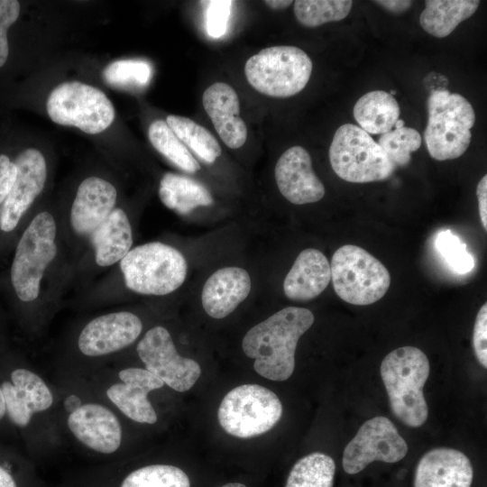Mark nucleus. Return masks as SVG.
Returning a JSON list of instances; mask_svg holds the SVG:
<instances>
[{"mask_svg":"<svg viewBox=\"0 0 487 487\" xmlns=\"http://www.w3.org/2000/svg\"><path fill=\"white\" fill-rule=\"evenodd\" d=\"M136 351L146 370L177 391H188L200 377L199 364L178 354L170 332L161 326L149 329Z\"/></svg>","mask_w":487,"mask_h":487,"instance_id":"nucleus-13","label":"nucleus"},{"mask_svg":"<svg viewBox=\"0 0 487 487\" xmlns=\"http://www.w3.org/2000/svg\"><path fill=\"white\" fill-rule=\"evenodd\" d=\"M373 3L381 5L387 11L393 14H401L407 11L412 5V1L406 0H381Z\"/></svg>","mask_w":487,"mask_h":487,"instance_id":"nucleus-41","label":"nucleus"},{"mask_svg":"<svg viewBox=\"0 0 487 487\" xmlns=\"http://www.w3.org/2000/svg\"><path fill=\"white\" fill-rule=\"evenodd\" d=\"M142 330V323L133 312L103 314L84 326L78 337V348L89 357L107 355L132 345Z\"/></svg>","mask_w":487,"mask_h":487,"instance_id":"nucleus-16","label":"nucleus"},{"mask_svg":"<svg viewBox=\"0 0 487 487\" xmlns=\"http://www.w3.org/2000/svg\"><path fill=\"white\" fill-rule=\"evenodd\" d=\"M68 426L87 447L103 454L116 451L121 445L122 429L117 418L99 404H84L70 413Z\"/></svg>","mask_w":487,"mask_h":487,"instance_id":"nucleus-21","label":"nucleus"},{"mask_svg":"<svg viewBox=\"0 0 487 487\" xmlns=\"http://www.w3.org/2000/svg\"><path fill=\"white\" fill-rule=\"evenodd\" d=\"M117 265L125 288L145 296L172 293L184 283L188 271L184 255L161 242L133 247Z\"/></svg>","mask_w":487,"mask_h":487,"instance_id":"nucleus-4","label":"nucleus"},{"mask_svg":"<svg viewBox=\"0 0 487 487\" xmlns=\"http://www.w3.org/2000/svg\"><path fill=\"white\" fill-rule=\"evenodd\" d=\"M487 304L484 303L479 309L473 335L474 354L479 363L487 367Z\"/></svg>","mask_w":487,"mask_h":487,"instance_id":"nucleus-38","label":"nucleus"},{"mask_svg":"<svg viewBox=\"0 0 487 487\" xmlns=\"http://www.w3.org/2000/svg\"><path fill=\"white\" fill-rule=\"evenodd\" d=\"M75 278L60 216L43 208L34 213L19 236L10 268L17 299L25 304L61 295Z\"/></svg>","mask_w":487,"mask_h":487,"instance_id":"nucleus-1","label":"nucleus"},{"mask_svg":"<svg viewBox=\"0 0 487 487\" xmlns=\"http://www.w3.org/2000/svg\"><path fill=\"white\" fill-rule=\"evenodd\" d=\"M148 137L152 145L180 170L195 173L200 169L198 161L165 121H153L149 126Z\"/></svg>","mask_w":487,"mask_h":487,"instance_id":"nucleus-30","label":"nucleus"},{"mask_svg":"<svg viewBox=\"0 0 487 487\" xmlns=\"http://www.w3.org/2000/svg\"><path fill=\"white\" fill-rule=\"evenodd\" d=\"M123 383H115L108 388L109 400L129 418L139 422L154 424L156 412L147 399L150 391L160 389L163 381L142 368H126L119 372Z\"/></svg>","mask_w":487,"mask_h":487,"instance_id":"nucleus-18","label":"nucleus"},{"mask_svg":"<svg viewBox=\"0 0 487 487\" xmlns=\"http://www.w3.org/2000/svg\"><path fill=\"white\" fill-rule=\"evenodd\" d=\"M176 136L205 163L212 164L221 155V146L213 134L190 118L170 115L166 121Z\"/></svg>","mask_w":487,"mask_h":487,"instance_id":"nucleus-28","label":"nucleus"},{"mask_svg":"<svg viewBox=\"0 0 487 487\" xmlns=\"http://www.w3.org/2000/svg\"><path fill=\"white\" fill-rule=\"evenodd\" d=\"M202 104L224 143L231 149L243 146L247 139V127L240 117L235 90L225 82H216L204 91Z\"/></svg>","mask_w":487,"mask_h":487,"instance_id":"nucleus-22","label":"nucleus"},{"mask_svg":"<svg viewBox=\"0 0 487 487\" xmlns=\"http://www.w3.org/2000/svg\"><path fill=\"white\" fill-rule=\"evenodd\" d=\"M11 380L1 385L5 411L14 424L25 427L34 413L51 406L53 397L45 382L29 370H14Z\"/></svg>","mask_w":487,"mask_h":487,"instance_id":"nucleus-19","label":"nucleus"},{"mask_svg":"<svg viewBox=\"0 0 487 487\" xmlns=\"http://www.w3.org/2000/svg\"><path fill=\"white\" fill-rule=\"evenodd\" d=\"M435 245L449 269L458 274H465L474 268V259L466 245L450 230L438 233Z\"/></svg>","mask_w":487,"mask_h":487,"instance_id":"nucleus-35","label":"nucleus"},{"mask_svg":"<svg viewBox=\"0 0 487 487\" xmlns=\"http://www.w3.org/2000/svg\"><path fill=\"white\" fill-rule=\"evenodd\" d=\"M330 269L336 295L353 305L378 301L391 285L390 272L382 262L357 245L338 248L332 256Z\"/></svg>","mask_w":487,"mask_h":487,"instance_id":"nucleus-7","label":"nucleus"},{"mask_svg":"<svg viewBox=\"0 0 487 487\" xmlns=\"http://www.w3.org/2000/svg\"><path fill=\"white\" fill-rule=\"evenodd\" d=\"M353 113L361 129L369 134H382L394 127L400 116V106L389 92L373 90L357 100Z\"/></svg>","mask_w":487,"mask_h":487,"instance_id":"nucleus-25","label":"nucleus"},{"mask_svg":"<svg viewBox=\"0 0 487 487\" xmlns=\"http://www.w3.org/2000/svg\"><path fill=\"white\" fill-rule=\"evenodd\" d=\"M133 232L127 212L115 207L89 237L79 259L75 278L82 280L96 271L114 267L133 248Z\"/></svg>","mask_w":487,"mask_h":487,"instance_id":"nucleus-15","label":"nucleus"},{"mask_svg":"<svg viewBox=\"0 0 487 487\" xmlns=\"http://www.w3.org/2000/svg\"><path fill=\"white\" fill-rule=\"evenodd\" d=\"M274 176L280 192L292 204L315 203L325 196V187L313 170L310 154L301 146L290 147L280 155Z\"/></svg>","mask_w":487,"mask_h":487,"instance_id":"nucleus-17","label":"nucleus"},{"mask_svg":"<svg viewBox=\"0 0 487 487\" xmlns=\"http://www.w3.org/2000/svg\"><path fill=\"white\" fill-rule=\"evenodd\" d=\"M121 487H190V482L179 467L152 464L130 473Z\"/></svg>","mask_w":487,"mask_h":487,"instance_id":"nucleus-33","label":"nucleus"},{"mask_svg":"<svg viewBox=\"0 0 487 487\" xmlns=\"http://www.w3.org/2000/svg\"><path fill=\"white\" fill-rule=\"evenodd\" d=\"M335 464L329 455L316 452L299 459L291 468L285 487H333Z\"/></svg>","mask_w":487,"mask_h":487,"instance_id":"nucleus-29","label":"nucleus"},{"mask_svg":"<svg viewBox=\"0 0 487 487\" xmlns=\"http://www.w3.org/2000/svg\"><path fill=\"white\" fill-rule=\"evenodd\" d=\"M282 405L271 390L258 384H243L222 400L217 418L222 428L239 438L260 436L280 419Z\"/></svg>","mask_w":487,"mask_h":487,"instance_id":"nucleus-10","label":"nucleus"},{"mask_svg":"<svg viewBox=\"0 0 487 487\" xmlns=\"http://www.w3.org/2000/svg\"><path fill=\"white\" fill-rule=\"evenodd\" d=\"M117 199L115 186L105 178L89 176L78 186L67 214L60 216L75 271L89 237L117 207Z\"/></svg>","mask_w":487,"mask_h":487,"instance_id":"nucleus-8","label":"nucleus"},{"mask_svg":"<svg viewBox=\"0 0 487 487\" xmlns=\"http://www.w3.org/2000/svg\"><path fill=\"white\" fill-rule=\"evenodd\" d=\"M17 175L11 191L0 207V231L11 234L18 228L47 184L48 166L37 149L21 152L14 160Z\"/></svg>","mask_w":487,"mask_h":487,"instance_id":"nucleus-14","label":"nucleus"},{"mask_svg":"<svg viewBox=\"0 0 487 487\" xmlns=\"http://www.w3.org/2000/svg\"><path fill=\"white\" fill-rule=\"evenodd\" d=\"M5 413L6 411H5V400H4L3 392L0 387V419L4 417Z\"/></svg>","mask_w":487,"mask_h":487,"instance_id":"nucleus-45","label":"nucleus"},{"mask_svg":"<svg viewBox=\"0 0 487 487\" xmlns=\"http://www.w3.org/2000/svg\"><path fill=\"white\" fill-rule=\"evenodd\" d=\"M478 200V210L484 230H487V176L484 175L479 181L476 188Z\"/></svg>","mask_w":487,"mask_h":487,"instance_id":"nucleus-40","label":"nucleus"},{"mask_svg":"<svg viewBox=\"0 0 487 487\" xmlns=\"http://www.w3.org/2000/svg\"><path fill=\"white\" fill-rule=\"evenodd\" d=\"M427 106L424 139L429 155L436 161L462 156L470 145L475 123L470 102L460 94L436 89L430 92Z\"/></svg>","mask_w":487,"mask_h":487,"instance_id":"nucleus-5","label":"nucleus"},{"mask_svg":"<svg viewBox=\"0 0 487 487\" xmlns=\"http://www.w3.org/2000/svg\"><path fill=\"white\" fill-rule=\"evenodd\" d=\"M293 2L290 0H266L264 4L271 9L282 10L289 6Z\"/></svg>","mask_w":487,"mask_h":487,"instance_id":"nucleus-44","label":"nucleus"},{"mask_svg":"<svg viewBox=\"0 0 487 487\" xmlns=\"http://www.w3.org/2000/svg\"><path fill=\"white\" fill-rule=\"evenodd\" d=\"M251 287V278L245 270L239 267L219 269L204 284L202 306L211 317L224 318L248 297Z\"/></svg>","mask_w":487,"mask_h":487,"instance_id":"nucleus-23","label":"nucleus"},{"mask_svg":"<svg viewBox=\"0 0 487 487\" xmlns=\"http://www.w3.org/2000/svg\"><path fill=\"white\" fill-rule=\"evenodd\" d=\"M331 280L328 260L317 249L299 253L283 282L287 298L297 301L310 300L320 295Z\"/></svg>","mask_w":487,"mask_h":487,"instance_id":"nucleus-24","label":"nucleus"},{"mask_svg":"<svg viewBox=\"0 0 487 487\" xmlns=\"http://www.w3.org/2000/svg\"><path fill=\"white\" fill-rule=\"evenodd\" d=\"M20 4L16 0H0V68L7 60L9 45L8 28L18 19Z\"/></svg>","mask_w":487,"mask_h":487,"instance_id":"nucleus-37","label":"nucleus"},{"mask_svg":"<svg viewBox=\"0 0 487 487\" xmlns=\"http://www.w3.org/2000/svg\"><path fill=\"white\" fill-rule=\"evenodd\" d=\"M378 144L395 167L408 165L411 160V152L421 145V136L411 127L403 126L382 133Z\"/></svg>","mask_w":487,"mask_h":487,"instance_id":"nucleus-34","label":"nucleus"},{"mask_svg":"<svg viewBox=\"0 0 487 487\" xmlns=\"http://www.w3.org/2000/svg\"><path fill=\"white\" fill-rule=\"evenodd\" d=\"M473 478L472 464L463 452L436 447L418 461L414 487H471Z\"/></svg>","mask_w":487,"mask_h":487,"instance_id":"nucleus-20","label":"nucleus"},{"mask_svg":"<svg viewBox=\"0 0 487 487\" xmlns=\"http://www.w3.org/2000/svg\"><path fill=\"white\" fill-rule=\"evenodd\" d=\"M46 108L54 123L90 134L105 131L115 119V108L106 95L79 81L63 82L53 88Z\"/></svg>","mask_w":487,"mask_h":487,"instance_id":"nucleus-11","label":"nucleus"},{"mask_svg":"<svg viewBox=\"0 0 487 487\" xmlns=\"http://www.w3.org/2000/svg\"><path fill=\"white\" fill-rule=\"evenodd\" d=\"M429 362L423 351L402 346L381 362V376L392 413L410 427H421L428 416L423 387L428 378Z\"/></svg>","mask_w":487,"mask_h":487,"instance_id":"nucleus-3","label":"nucleus"},{"mask_svg":"<svg viewBox=\"0 0 487 487\" xmlns=\"http://www.w3.org/2000/svg\"><path fill=\"white\" fill-rule=\"evenodd\" d=\"M312 68L311 59L300 48L272 46L249 58L244 74L258 92L272 97H289L304 89Z\"/></svg>","mask_w":487,"mask_h":487,"instance_id":"nucleus-6","label":"nucleus"},{"mask_svg":"<svg viewBox=\"0 0 487 487\" xmlns=\"http://www.w3.org/2000/svg\"><path fill=\"white\" fill-rule=\"evenodd\" d=\"M404 125H405L404 121L401 120V119H398V121L395 123L394 127H395V129H399V128L403 127Z\"/></svg>","mask_w":487,"mask_h":487,"instance_id":"nucleus-47","label":"nucleus"},{"mask_svg":"<svg viewBox=\"0 0 487 487\" xmlns=\"http://www.w3.org/2000/svg\"><path fill=\"white\" fill-rule=\"evenodd\" d=\"M329 161L339 178L353 183L383 180L396 169L378 142L353 124H345L335 131Z\"/></svg>","mask_w":487,"mask_h":487,"instance_id":"nucleus-9","label":"nucleus"},{"mask_svg":"<svg viewBox=\"0 0 487 487\" xmlns=\"http://www.w3.org/2000/svg\"><path fill=\"white\" fill-rule=\"evenodd\" d=\"M17 175L16 165L5 154H0V207L8 197Z\"/></svg>","mask_w":487,"mask_h":487,"instance_id":"nucleus-39","label":"nucleus"},{"mask_svg":"<svg viewBox=\"0 0 487 487\" xmlns=\"http://www.w3.org/2000/svg\"><path fill=\"white\" fill-rule=\"evenodd\" d=\"M314 319L308 308L287 307L252 327L242 347L246 356L254 359L255 372L271 381L288 380L294 372L298 341Z\"/></svg>","mask_w":487,"mask_h":487,"instance_id":"nucleus-2","label":"nucleus"},{"mask_svg":"<svg viewBox=\"0 0 487 487\" xmlns=\"http://www.w3.org/2000/svg\"><path fill=\"white\" fill-rule=\"evenodd\" d=\"M0 487H17L12 475L0 466Z\"/></svg>","mask_w":487,"mask_h":487,"instance_id":"nucleus-43","label":"nucleus"},{"mask_svg":"<svg viewBox=\"0 0 487 487\" xmlns=\"http://www.w3.org/2000/svg\"><path fill=\"white\" fill-rule=\"evenodd\" d=\"M82 406L81 400L76 395L68 396L64 401V408L68 412H74Z\"/></svg>","mask_w":487,"mask_h":487,"instance_id":"nucleus-42","label":"nucleus"},{"mask_svg":"<svg viewBox=\"0 0 487 487\" xmlns=\"http://www.w3.org/2000/svg\"><path fill=\"white\" fill-rule=\"evenodd\" d=\"M152 67L143 60H119L109 63L103 70L104 80L117 88L141 89L149 85Z\"/></svg>","mask_w":487,"mask_h":487,"instance_id":"nucleus-32","label":"nucleus"},{"mask_svg":"<svg viewBox=\"0 0 487 487\" xmlns=\"http://www.w3.org/2000/svg\"><path fill=\"white\" fill-rule=\"evenodd\" d=\"M353 6L351 0H297L294 14L306 27H317L345 19Z\"/></svg>","mask_w":487,"mask_h":487,"instance_id":"nucleus-31","label":"nucleus"},{"mask_svg":"<svg viewBox=\"0 0 487 487\" xmlns=\"http://www.w3.org/2000/svg\"><path fill=\"white\" fill-rule=\"evenodd\" d=\"M205 6V27L207 33L215 39L224 36L228 28L233 1H201Z\"/></svg>","mask_w":487,"mask_h":487,"instance_id":"nucleus-36","label":"nucleus"},{"mask_svg":"<svg viewBox=\"0 0 487 487\" xmlns=\"http://www.w3.org/2000/svg\"><path fill=\"white\" fill-rule=\"evenodd\" d=\"M476 0H427L419 16L421 27L437 38L448 36L463 21L477 10Z\"/></svg>","mask_w":487,"mask_h":487,"instance_id":"nucleus-27","label":"nucleus"},{"mask_svg":"<svg viewBox=\"0 0 487 487\" xmlns=\"http://www.w3.org/2000/svg\"><path fill=\"white\" fill-rule=\"evenodd\" d=\"M222 487H247V486L240 482H229L223 485Z\"/></svg>","mask_w":487,"mask_h":487,"instance_id":"nucleus-46","label":"nucleus"},{"mask_svg":"<svg viewBox=\"0 0 487 487\" xmlns=\"http://www.w3.org/2000/svg\"><path fill=\"white\" fill-rule=\"evenodd\" d=\"M159 197L165 207L179 215L213 203L212 195L203 184L172 172H166L161 179Z\"/></svg>","mask_w":487,"mask_h":487,"instance_id":"nucleus-26","label":"nucleus"},{"mask_svg":"<svg viewBox=\"0 0 487 487\" xmlns=\"http://www.w3.org/2000/svg\"><path fill=\"white\" fill-rule=\"evenodd\" d=\"M408 452V445L395 425L386 417L365 421L346 445L342 464L345 473L355 474L374 461L397 463Z\"/></svg>","mask_w":487,"mask_h":487,"instance_id":"nucleus-12","label":"nucleus"}]
</instances>
